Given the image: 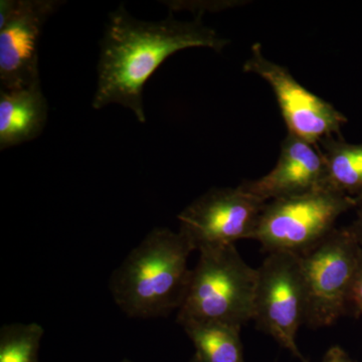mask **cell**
I'll list each match as a JSON object with an SVG mask.
<instances>
[{"label": "cell", "mask_w": 362, "mask_h": 362, "mask_svg": "<svg viewBox=\"0 0 362 362\" xmlns=\"http://www.w3.org/2000/svg\"><path fill=\"white\" fill-rule=\"evenodd\" d=\"M230 40L201 21H180L173 14L159 21L133 18L124 6L109 14L98 64L94 109L118 104L146 122L143 90L154 71L169 57L192 47L220 52Z\"/></svg>", "instance_id": "cell-1"}, {"label": "cell", "mask_w": 362, "mask_h": 362, "mask_svg": "<svg viewBox=\"0 0 362 362\" xmlns=\"http://www.w3.org/2000/svg\"><path fill=\"white\" fill-rule=\"evenodd\" d=\"M266 204L240 185L214 188L178 214V232L199 252L254 240Z\"/></svg>", "instance_id": "cell-7"}, {"label": "cell", "mask_w": 362, "mask_h": 362, "mask_svg": "<svg viewBox=\"0 0 362 362\" xmlns=\"http://www.w3.org/2000/svg\"><path fill=\"white\" fill-rule=\"evenodd\" d=\"M347 315L354 316L356 318L362 316V252L351 291H350Z\"/></svg>", "instance_id": "cell-15"}, {"label": "cell", "mask_w": 362, "mask_h": 362, "mask_svg": "<svg viewBox=\"0 0 362 362\" xmlns=\"http://www.w3.org/2000/svg\"><path fill=\"white\" fill-rule=\"evenodd\" d=\"M244 71L256 74L270 85L288 133L316 147L325 138L342 137L346 117L329 102L305 89L284 66L267 59L259 42L252 45L251 57L245 63Z\"/></svg>", "instance_id": "cell-8"}, {"label": "cell", "mask_w": 362, "mask_h": 362, "mask_svg": "<svg viewBox=\"0 0 362 362\" xmlns=\"http://www.w3.org/2000/svg\"><path fill=\"white\" fill-rule=\"evenodd\" d=\"M358 204L356 199L328 187L267 202L254 240L267 252L303 256L337 228L343 214Z\"/></svg>", "instance_id": "cell-4"}, {"label": "cell", "mask_w": 362, "mask_h": 362, "mask_svg": "<svg viewBox=\"0 0 362 362\" xmlns=\"http://www.w3.org/2000/svg\"><path fill=\"white\" fill-rule=\"evenodd\" d=\"M362 246L349 228H335L300 256L307 297L305 325L328 327L347 315L349 295Z\"/></svg>", "instance_id": "cell-5"}, {"label": "cell", "mask_w": 362, "mask_h": 362, "mask_svg": "<svg viewBox=\"0 0 362 362\" xmlns=\"http://www.w3.org/2000/svg\"><path fill=\"white\" fill-rule=\"evenodd\" d=\"M181 327L194 343L199 362H245L239 326L218 322H187Z\"/></svg>", "instance_id": "cell-13"}, {"label": "cell", "mask_w": 362, "mask_h": 362, "mask_svg": "<svg viewBox=\"0 0 362 362\" xmlns=\"http://www.w3.org/2000/svg\"><path fill=\"white\" fill-rule=\"evenodd\" d=\"M122 362H130V361H122Z\"/></svg>", "instance_id": "cell-19"}, {"label": "cell", "mask_w": 362, "mask_h": 362, "mask_svg": "<svg viewBox=\"0 0 362 362\" xmlns=\"http://www.w3.org/2000/svg\"><path fill=\"white\" fill-rule=\"evenodd\" d=\"M190 362H199V361H197V359L195 358V356H192V361H190Z\"/></svg>", "instance_id": "cell-18"}, {"label": "cell", "mask_w": 362, "mask_h": 362, "mask_svg": "<svg viewBox=\"0 0 362 362\" xmlns=\"http://www.w3.org/2000/svg\"><path fill=\"white\" fill-rule=\"evenodd\" d=\"M257 276V269L247 265L235 245L199 252L177 322L242 327L252 320Z\"/></svg>", "instance_id": "cell-3"}, {"label": "cell", "mask_w": 362, "mask_h": 362, "mask_svg": "<svg viewBox=\"0 0 362 362\" xmlns=\"http://www.w3.org/2000/svg\"><path fill=\"white\" fill-rule=\"evenodd\" d=\"M45 330L37 323H14L0 329V362H39Z\"/></svg>", "instance_id": "cell-14"}, {"label": "cell", "mask_w": 362, "mask_h": 362, "mask_svg": "<svg viewBox=\"0 0 362 362\" xmlns=\"http://www.w3.org/2000/svg\"><path fill=\"white\" fill-rule=\"evenodd\" d=\"M359 209L358 213H357V216L356 221L351 223L349 228L350 232H351L354 237L356 238L357 242L362 246V202L359 204Z\"/></svg>", "instance_id": "cell-17"}, {"label": "cell", "mask_w": 362, "mask_h": 362, "mask_svg": "<svg viewBox=\"0 0 362 362\" xmlns=\"http://www.w3.org/2000/svg\"><path fill=\"white\" fill-rule=\"evenodd\" d=\"M54 0L0 2L1 90L40 84L39 42L45 23L61 6Z\"/></svg>", "instance_id": "cell-9"}, {"label": "cell", "mask_w": 362, "mask_h": 362, "mask_svg": "<svg viewBox=\"0 0 362 362\" xmlns=\"http://www.w3.org/2000/svg\"><path fill=\"white\" fill-rule=\"evenodd\" d=\"M326 168L325 187L362 202V144L331 136L319 143ZM359 206V204H358Z\"/></svg>", "instance_id": "cell-12"}, {"label": "cell", "mask_w": 362, "mask_h": 362, "mask_svg": "<svg viewBox=\"0 0 362 362\" xmlns=\"http://www.w3.org/2000/svg\"><path fill=\"white\" fill-rule=\"evenodd\" d=\"M257 273L252 321L301 361L296 337L306 321L307 297L299 256L268 252Z\"/></svg>", "instance_id": "cell-6"}, {"label": "cell", "mask_w": 362, "mask_h": 362, "mask_svg": "<svg viewBox=\"0 0 362 362\" xmlns=\"http://www.w3.org/2000/svg\"><path fill=\"white\" fill-rule=\"evenodd\" d=\"M302 362H309L307 359H301ZM322 362H354L349 354L339 346H332L326 352Z\"/></svg>", "instance_id": "cell-16"}, {"label": "cell", "mask_w": 362, "mask_h": 362, "mask_svg": "<svg viewBox=\"0 0 362 362\" xmlns=\"http://www.w3.org/2000/svg\"><path fill=\"white\" fill-rule=\"evenodd\" d=\"M192 252L180 232L154 228L112 275L110 290L116 304L136 318L180 310L192 275L187 262Z\"/></svg>", "instance_id": "cell-2"}, {"label": "cell", "mask_w": 362, "mask_h": 362, "mask_svg": "<svg viewBox=\"0 0 362 362\" xmlns=\"http://www.w3.org/2000/svg\"><path fill=\"white\" fill-rule=\"evenodd\" d=\"M49 106L40 84L0 94V149L32 141L42 134Z\"/></svg>", "instance_id": "cell-11"}, {"label": "cell", "mask_w": 362, "mask_h": 362, "mask_svg": "<svg viewBox=\"0 0 362 362\" xmlns=\"http://www.w3.org/2000/svg\"><path fill=\"white\" fill-rule=\"evenodd\" d=\"M325 161L314 145L288 133L281 144L275 168L259 180H247L240 187L269 202L289 199L325 187Z\"/></svg>", "instance_id": "cell-10"}]
</instances>
